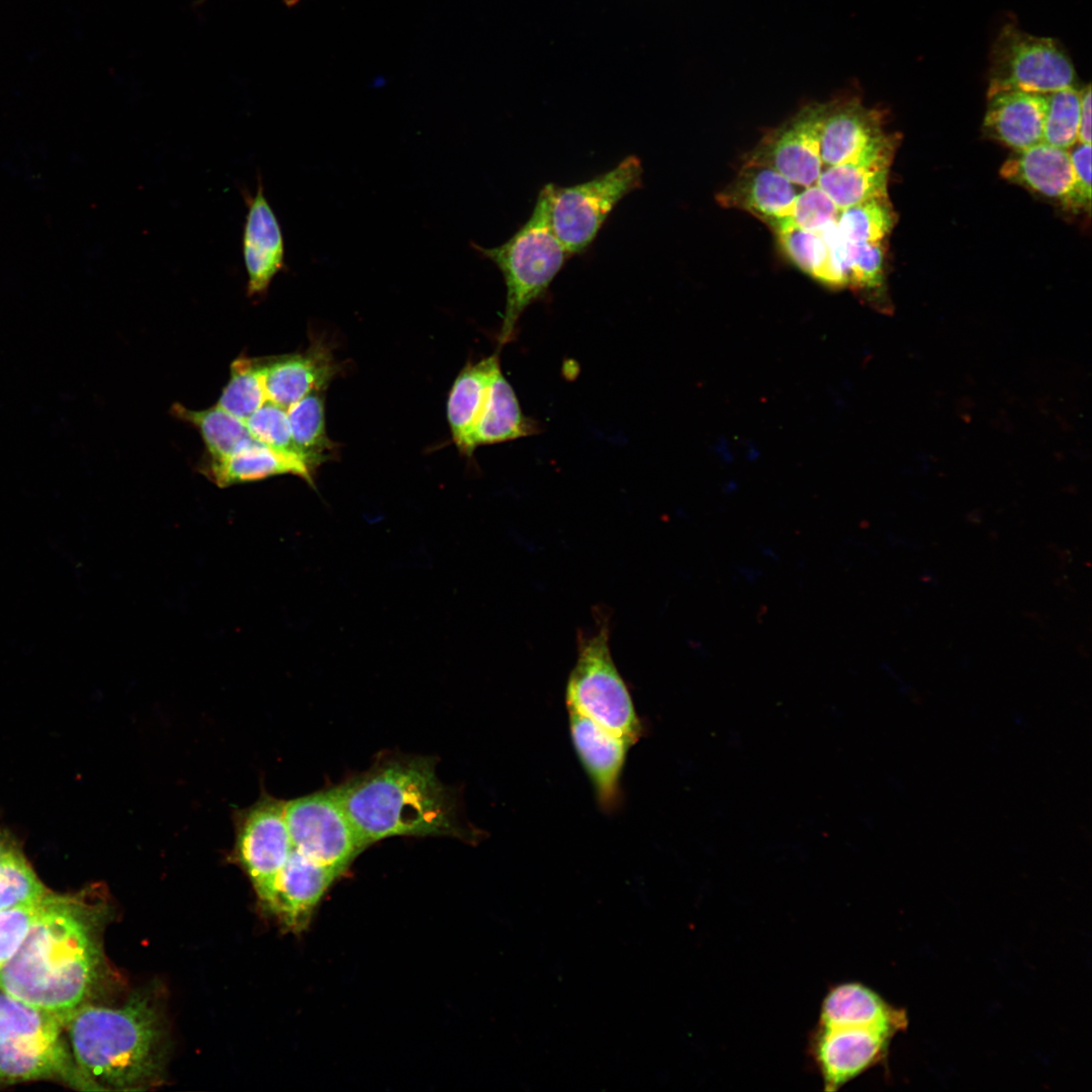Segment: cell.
Masks as SVG:
<instances>
[{"instance_id": "33", "label": "cell", "mask_w": 1092, "mask_h": 1092, "mask_svg": "<svg viewBox=\"0 0 1092 1092\" xmlns=\"http://www.w3.org/2000/svg\"><path fill=\"white\" fill-rule=\"evenodd\" d=\"M1045 96L1048 105L1042 143L1069 150L1078 143L1081 88L1070 87Z\"/></svg>"}, {"instance_id": "11", "label": "cell", "mask_w": 1092, "mask_h": 1092, "mask_svg": "<svg viewBox=\"0 0 1092 1092\" xmlns=\"http://www.w3.org/2000/svg\"><path fill=\"white\" fill-rule=\"evenodd\" d=\"M827 106L808 104L767 131L747 162L768 166L797 186L815 185L822 172L820 140Z\"/></svg>"}, {"instance_id": "38", "label": "cell", "mask_w": 1092, "mask_h": 1092, "mask_svg": "<svg viewBox=\"0 0 1092 1092\" xmlns=\"http://www.w3.org/2000/svg\"><path fill=\"white\" fill-rule=\"evenodd\" d=\"M1078 143L1091 145V86L1081 88V105L1078 127Z\"/></svg>"}, {"instance_id": "24", "label": "cell", "mask_w": 1092, "mask_h": 1092, "mask_svg": "<svg viewBox=\"0 0 1092 1092\" xmlns=\"http://www.w3.org/2000/svg\"><path fill=\"white\" fill-rule=\"evenodd\" d=\"M499 369L497 354L469 364L459 373L450 391L448 422L456 446L467 456L472 455L470 438L486 403L492 378Z\"/></svg>"}, {"instance_id": "3", "label": "cell", "mask_w": 1092, "mask_h": 1092, "mask_svg": "<svg viewBox=\"0 0 1092 1092\" xmlns=\"http://www.w3.org/2000/svg\"><path fill=\"white\" fill-rule=\"evenodd\" d=\"M65 1027L76 1063L102 1090L145 1089L162 1076V1020L146 995L117 1008L82 1005Z\"/></svg>"}, {"instance_id": "28", "label": "cell", "mask_w": 1092, "mask_h": 1092, "mask_svg": "<svg viewBox=\"0 0 1092 1092\" xmlns=\"http://www.w3.org/2000/svg\"><path fill=\"white\" fill-rule=\"evenodd\" d=\"M293 443L299 454L315 470L331 455L333 443L325 425L322 391H314L287 408Z\"/></svg>"}, {"instance_id": "16", "label": "cell", "mask_w": 1092, "mask_h": 1092, "mask_svg": "<svg viewBox=\"0 0 1092 1092\" xmlns=\"http://www.w3.org/2000/svg\"><path fill=\"white\" fill-rule=\"evenodd\" d=\"M898 140L897 134L886 133L855 160L827 167L816 184L840 209L889 196V173Z\"/></svg>"}, {"instance_id": "29", "label": "cell", "mask_w": 1092, "mask_h": 1092, "mask_svg": "<svg viewBox=\"0 0 1092 1092\" xmlns=\"http://www.w3.org/2000/svg\"><path fill=\"white\" fill-rule=\"evenodd\" d=\"M847 242V287L882 311L889 310L885 281V242Z\"/></svg>"}, {"instance_id": "8", "label": "cell", "mask_w": 1092, "mask_h": 1092, "mask_svg": "<svg viewBox=\"0 0 1092 1092\" xmlns=\"http://www.w3.org/2000/svg\"><path fill=\"white\" fill-rule=\"evenodd\" d=\"M987 97L1006 91L1049 94L1077 87L1074 64L1054 38L1037 36L1016 23L1004 24L989 54Z\"/></svg>"}, {"instance_id": "26", "label": "cell", "mask_w": 1092, "mask_h": 1092, "mask_svg": "<svg viewBox=\"0 0 1092 1092\" xmlns=\"http://www.w3.org/2000/svg\"><path fill=\"white\" fill-rule=\"evenodd\" d=\"M770 229L786 255L800 269L827 286H846L830 246L820 232L800 229L788 218L777 222Z\"/></svg>"}, {"instance_id": "37", "label": "cell", "mask_w": 1092, "mask_h": 1092, "mask_svg": "<svg viewBox=\"0 0 1092 1092\" xmlns=\"http://www.w3.org/2000/svg\"><path fill=\"white\" fill-rule=\"evenodd\" d=\"M1070 158L1080 210L1089 212L1091 208V145L1079 144L1070 152Z\"/></svg>"}, {"instance_id": "22", "label": "cell", "mask_w": 1092, "mask_h": 1092, "mask_svg": "<svg viewBox=\"0 0 1092 1092\" xmlns=\"http://www.w3.org/2000/svg\"><path fill=\"white\" fill-rule=\"evenodd\" d=\"M907 1018L880 995L859 983H843L825 995L817 1025L878 1027L897 1033Z\"/></svg>"}, {"instance_id": "14", "label": "cell", "mask_w": 1092, "mask_h": 1092, "mask_svg": "<svg viewBox=\"0 0 1092 1092\" xmlns=\"http://www.w3.org/2000/svg\"><path fill=\"white\" fill-rule=\"evenodd\" d=\"M568 712L572 744L599 804L606 811L614 810L620 802V780L631 744L590 719Z\"/></svg>"}, {"instance_id": "13", "label": "cell", "mask_w": 1092, "mask_h": 1092, "mask_svg": "<svg viewBox=\"0 0 1092 1092\" xmlns=\"http://www.w3.org/2000/svg\"><path fill=\"white\" fill-rule=\"evenodd\" d=\"M243 195L247 204L242 238L248 276L247 294L249 297H260L285 266L284 240L280 223L265 196L260 174L255 193L244 192Z\"/></svg>"}, {"instance_id": "1", "label": "cell", "mask_w": 1092, "mask_h": 1092, "mask_svg": "<svg viewBox=\"0 0 1092 1092\" xmlns=\"http://www.w3.org/2000/svg\"><path fill=\"white\" fill-rule=\"evenodd\" d=\"M91 906L81 895L51 892L25 939L0 968V990L66 1024L88 997L100 962L99 913Z\"/></svg>"}, {"instance_id": "2", "label": "cell", "mask_w": 1092, "mask_h": 1092, "mask_svg": "<svg viewBox=\"0 0 1092 1092\" xmlns=\"http://www.w3.org/2000/svg\"><path fill=\"white\" fill-rule=\"evenodd\" d=\"M336 791L363 845L398 835L469 839L428 757L381 760Z\"/></svg>"}, {"instance_id": "32", "label": "cell", "mask_w": 1092, "mask_h": 1092, "mask_svg": "<svg viewBox=\"0 0 1092 1092\" xmlns=\"http://www.w3.org/2000/svg\"><path fill=\"white\" fill-rule=\"evenodd\" d=\"M266 401L261 359L237 358L232 363L230 380L216 404L245 422Z\"/></svg>"}, {"instance_id": "30", "label": "cell", "mask_w": 1092, "mask_h": 1092, "mask_svg": "<svg viewBox=\"0 0 1092 1092\" xmlns=\"http://www.w3.org/2000/svg\"><path fill=\"white\" fill-rule=\"evenodd\" d=\"M897 221L889 196L873 198L840 210L836 228L854 244L885 242Z\"/></svg>"}, {"instance_id": "35", "label": "cell", "mask_w": 1092, "mask_h": 1092, "mask_svg": "<svg viewBox=\"0 0 1092 1092\" xmlns=\"http://www.w3.org/2000/svg\"><path fill=\"white\" fill-rule=\"evenodd\" d=\"M840 210L830 196L815 184L798 193L788 219L800 229L820 232L836 223Z\"/></svg>"}, {"instance_id": "7", "label": "cell", "mask_w": 1092, "mask_h": 1092, "mask_svg": "<svg viewBox=\"0 0 1092 1092\" xmlns=\"http://www.w3.org/2000/svg\"><path fill=\"white\" fill-rule=\"evenodd\" d=\"M643 167L634 155L587 181L544 185L550 226L570 256L581 254L595 241L610 213L642 185Z\"/></svg>"}, {"instance_id": "25", "label": "cell", "mask_w": 1092, "mask_h": 1092, "mask_svg": "<svg viewBox=\"0 0 1092 1092\" xmlns=\"http://www.w3.org/2000/svg\"><path fill=\"white\" fill-rule=\"evenodd\" d=\"M537 423L524 415L514 388L499 369L492 378L486 403L470 438V452L482 445L536 435Z\"/></svg>"}, {"instance_id": "36", "label": "cell", "mask_w": 1092, "mask_h": 1092, "mask_svg": "<svg viewBox=\"0 0 1092 1092\" xmlns=\"http://www.w3.org/2000/svg\"><path fill=\"white\" fill-rule=\"evenodd\" d=\"M48 896L35 904L0 911V968L13 957L25 939Z\"/></svg>"}, {"instance_id": "20", "label": "cell", "mask_w": 1092, "mask_h": 1092, "mask_svg": "<svg viewBox=\"0 0 1092 1092\" xmlns=\"http://www.w3.org/2000/svg\"><path fill=\"white\" fill-rule=\"evenodd\" d=\"M885 134L882 113L857 97L829 101L820 140L822 164L851 162Z\"/></svg>"}, {"instance_id": "23", "label": "cell", "mask_w": 1092, "mask_h": 1092, "mask_svg": "<svg viewBox=\"0 0 1092 1092\" xmlns=\"http://www.w3.org/2000/svg\"><path fill=\"white\" fill-rule=\"evenodd\" d=\"M201 469L219 487L280 474H293L313 485L314 471L304 460L276 451L256 439L223 460L204 462Z\"/></svg>"}, {"instance_id": "17", "label": "cell", "mask_w": 1092, "mask_h": 1092, "mask_svg": "<svg viewBox=\"0 0 1092 1092\" xmlns=\"http://www.w3.org/2000/svg\"><path fill=\"white\" fill-rule=\"evenodd\" d=\"M330 350L314 342L305 351L261 358L267 400L284 408L314 391H323L338 373Z\"/></svg>"}, {"instance_id": "21", "label": "cell", "mask_w": 1092, "mask_h": 1092, "mask_svg": "<svg viewBox=\"0 0 1092 1092\" xmlns=\"http://www.w3.org/2000/svg\"><path fill=\"white\" fill-rule=\"evenodd\" d=\"M986 134L1014 152L1043 142L1045 94L1006 91L987 97Z\"/></svg>"}, {"instance_id": "4", "label": "cell", "mask_w": 1092, "mask_h": 1092, "mask_svg": "<svg viewBox=\"0 0 1092 1092\" xmlns=\"http://www.w3.org/2000/svg\"><path fill=\"white\" fill-rule=\"evenodd\" d=\"M65 1021L0 990V1079L56 1080L102 1090L76 1063L63 1036Z\"/></svg>"}, {"instance_id": "18", "label": "cell", "mask_w": 1092, "mask_h": 1092, "mask_svg": "<svg viewBox=\"0 0 1092 1092\" xmlns=\"http://www.w3.org/2000/svg\"><path fill=\"white\" fill-rule=\"evenodd\" d=\"M796 186L775 169L746 161L716 198L721 206L749 212L771 228L790 217Z\"/></svg>"}, {"instance_id": "12", "label": "cell", "mask_w": 1092, "mask_h": 1092, "mask_svg": "<svg viewBox=\"0 0 1092 1092\" xmlns=\"http://www.w3.org/2000/svg\"><path fill=\"white\" fill-rule=\"evenodd\" d=\"M894 1034L878 1027L816 1025L810 1035L809 1054L824 1090L836 1091L878 1064Z\"/></svg>"}, {"instance_id": "31", "label": "cell", "mask_w": 1092, "mask_h": 1092, "mask_svg": "<svg viewBox=\"0 0 1092 1092\" xmlns=\"http://www.w3.org/2000/svg\"><path fill=\"white\" fill-rule=\"evenodd\" d=\"M50 893L16 842L0 852V911L35 904Z\"/></svg>"}, {"instance_id": "10", "label": "cell", "mask_w": 1092, "mask_h": 1092, "mask_svg": "<svg viewBox=\"0 0 1092 1092\" xmlns=\"http://www.w3.org/2000/svg\"><path fill=\"white\" fill-rule=\"evenodd\" d=\"M284 807L285 802L265 796L237 817L235 857L265 907L293 849Z\"/></svg>"}, {"instance_id": "34", "label": "cell", "mask_w": 1092, "mask_h": 1092, "mask_svg": "<svg viewBox=\"0 0 1092 1092\" xmlns=\"http://www.w3.org/2000/svg\"><path fill=\"white\" fill-rule=\"evenodd\" d=\"M245 423L258 442L306 462L293 443L286 408L267 400Z\"/></svg>"}, {"instance_id": "15", "label": "cell", "mask_w": 1092, "mask_h": 1092, "mask_svg": "<svg viewBox=\"0 0 1092 1092\" xmlns=\"http://www.w3.org/2000/svg\"><path fill=\"white\" fill-rule=\"evenodd\" d=\"M342 871L292 849L266 908L290 930L305 927L315 906Z\"/></svg>"}, {"instance_id": "27", "label": "cell", "mask_w": 1092, "mask_h": 1092, "mask_svg": "<svg viewBox=\"0 0 1092 1092\" xmlns=\"http://www.w3.org/2000/svg\"><path fill=\"white\" fill-rule=\"evenodd\" d=\"M171 414L200 433L207 451L204 462L223 460L255 440L244 421L218 404L193 411L181 403H175L171 407Z\"/></svg>"}, {"instance_id": "19", "label": "cell", "mask_w": 1092, "mask_h": 1092, "mask_svg": "<svg viewBox=\"0 0 1092 1092\" xmlns=\"http://www.w3.org/2000/svg\"><path fill=\"white\" fill-rule=\"evenodd\" d=\"M1000 174L1005 180L1056 200L1067 209L1080 210L1068 150L1040 143L1015 151L1002 165Z\"/></svg>"}, {"instance_id": "9", "label": "cell", "mask_w": 1092, "mask_h": 1092, "mask_svg": "<svg viewBox=\"0 0 1092 1092\" xmlns=\"http://www.w3.org/2000/svg\"><path fill=\"white\" fill-rule=\"evenodd\" d=\"M284 814L293 848L322 864L343 872L366 848L336 788L285 802Z\"/></svg>"}, {"instance_id": "5", "label": "cell", "mask_w": 1092, "mask_h": 1092, "mask_svg": "<svg viewBox=\"0 0 1092 1092\" xmlns=\"http://www.w3.org/2000/svg\"><path fill=\"white\" fill-rule=\"evenodd\" d=\"M472 247L499 269L507 288L499 345L511 342L524 311L542 299L571 257L554 235L548 215V197L543 186L528 220L504 244Z\"/></svg>"}, {"instance_id": "6", "label": "cell", "mask_w": 1092, "mask_h": 1092, "mask_svg": "<svg viewBox=\"0 0 1092 1092\" xmlns=\"http://www.w3.org/2000/svg\"><path fill=\"white\" fill-rule=\"evenodd\" d=\"M595 625L578 632L577 657L566 686L568 711L576 712L635 744L643 734L629 690L610 649V617L598 609Z\"/></svg>"}]
</instances>
